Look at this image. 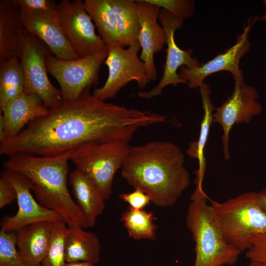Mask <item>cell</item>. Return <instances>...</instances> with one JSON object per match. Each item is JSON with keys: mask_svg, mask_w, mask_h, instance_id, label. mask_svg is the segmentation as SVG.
Masks as SVG:
<instances>
[{"mask_svg": "<svg viewBox=\"0 0 266 266\" xmlns=\"http://www.w3.org/2000/svg\"><path fill=\"white\" fill-rule=\"evenodd\" d=\"M86 89L77 99L49 108L15 137L0 144V155L54 156L90 143L130 141L141 128L162 123L157 113L129 108L95 98Z\"/></svg>", "mask_w": 266, "mask_h": 266, "instance_id": "1", "label": "cell"}, {"mask_svg": "<svg viewBox=\"0 0 266 266\" xmlns=\"http://www.w3.org/2000/svg\"><path fill=\"white\" fill-rule=\"evenodd\" d=\"M185 155L176 144L154 141L131 146L121 168L122 177L142 190L159 207L174 204L190 183Z\"/></svg>", "mask_w": 266, "mask_h": 266, "instance_id": "2", "label": "cell"}, {"mask_svg": "<svg viewBox=\"0 0 266 266\" xmlns=\"http://www.w3.org/2000/svg\"><path fill=\"white\" fill-rule=\"evenodd\" d=\"M72 151L54 156L15 154L8 156L3 166L28 179L41 205L58 213L67 225H78L85 229L89 228L87 220L67 186Z\"/></svg>", "mask_w": 266, "mask_h": 266, "instance_id": "3", "label": "cell"}, {"mask_svg": "<svg viewBox=\"0 0 266 266\" xmlns=\"http://www.w3.org/2000/svg\"><path fill=\"white\" fill-rule=\"evenodd\" d=\"M207 199L203 189L195 188L187 209L186 225L195 244L193 266H232L241 252L226 241Z\"/></svg>", "mask_w": 266, "mask_h": 266, "instance_id": "4", "label": "cell"}, {"mask_svg": "<svg viewBox=\"0 0 266 266\" xmlns=\"http://www.w3.org/2000/svg\"><path fill=\"white\" fill-rule=\"evenodd\" d=\"M210 201L226 241L241 253L250 248L256 236L266 233V213L257 193L246 192L223 202Z\"/></svg>", "mask_w": 266, "mask_h": 266, "instance_id": "5", "label": "cell"}, {"mask_svg": "<svg viewBox=\"0 0 266 266\" xmlns=\"http://www.w3.org/2000/svg\"><path fill=\"white\" fill-rule=\"evenodd\" d=\"M131 147L122 141L88 144L72 150L70 161L96 184L106 200L112 194L114 175Z\"/></svg>", "mask_w": 266, "mask_h": 266, "instance_id": "6", "label": "cell"}, {"mask_svg": "<svg viewBox=\"0 0 266 266\" xmlns=\"http://www.w3.org/2000/svg\"><path fill=\"white\" fill-rule=\"evenodd\" d=\"M108 49L73 60L59 59L50 52L45 58L47 71L58 82L64 101L78 99L87 89L99 83V71Z\"/></svg>", "mask_w": 266, "mask_h": 266, "instance_id": "7", "label": "cell"}, {"mask_svg": "<svg viewBox=\"0 0 266 266\" xmlns=\"http://www.w3.org/2000/svg\"><path fill=\"white\" fill-rule=\"evenodd\" d=\"M140 48L138 41L127 49L118 46L108 48L104 63L108 67V75L102 87L94 88L92 95L95 98L103 101L113 98L132 81L137 82L140 89L146 87L150 81L145 65L138 55Z\"/></svg>", "mask_w": 266, "mask_h": 266, "instance_id": "8", "label": "cell"}, {"mask_svg": "<svg viewBox=\"0 0 266 266\" xmlns=\"http://www.w3.org/2000/svg\"><path fill=\"white\" fill-rule=\"evenodd\" d=\"M50 52L42 41L26 32L20 59L25 78L24 92L36 94L48 108L64 101L61 90L53 85L47 75L45 58Z\"/></svg>", "mask_w": 266, "mask_h": 266, "instance_id": "9", "label": "cell"}, {"mask_svg": "<svg viewBox=\"0 0 266 266\" xmlns=\"http://www.w3.org/2000/svg\"><path fill=\"white\" fill-rule=\"evenodd\" d=\"M59 23L72 48L79 58L98 53L106 48L95 32V25L82 0H62L58 3Z\"/></svg>", "mask_w": 266, "mask_h": 266, "instance_id": "10", "label": "cell"}, {"mask_svg": "<svg viewBox=\"0 0 266 266\" xmlns=\"http://www.w3.org/2000/svg\"><path fill=\"white\" fill-rule=\"evenodd\" d=\"M259 17H250L243 27L242 33L236 37V43L223 53L219 54L212 59L195 68L182 66L178 75L190 89L199 88L204 79L211 74L220 71H229L235 82L244 81L243 71L239 67L240 60L250 49L249 35L251 28Z\"/></svg>", "mask_w": 266, "mask_h": 266, "instance_id": "11", "label": "cell"}, {"mask_svg": "<svg viewBox=\"0 0 266 266\" xmlns=\"http://www.w3.org/2000/svg\"><path fill=\"white\" fill-rule=\"evenodd\" d=\"M159 21L166 37V55L162 78L159 83L149 91L138 92L137 95L147 100L161 95L165 88L169 85L177 86L186 84L179 76L177 70L182 66L195 68L200 65L198 60L192 57L193 50H182L177 45L174 38L175 32L180 29L184 21L175 17L169 11L161 8Z\"/></svg>", "mask_w": 266, "mask_h": 266, "instance_id": "12", "label": "cell"}, {"mask_svg": "<svg viewBox=\"0 0 266 266\" xmlns=\"http://www.w3.org/2000/svg\"><path fill=\"white\" fill-rule=\"evenodd\" d=\"M256 89L244 81L235 82L232 95L213 113V122L220 124L223 130L222 142L224 158L229 160L230 131L235 125L249 123L254 117L259 116L263 110Z\"/></svg>", "mask_w": 266, "mask_h": 266, "instance_id": "13", "label": "cell"}, {"mask_svg": "<svg viewBox=\"0 0 266 266\" xmlns=\"http://www.w3.org/2000/svg\"><path fill=\"white\" fill-rule=\"evenodd\" d=\"M14 187L16 193L18 211L13 216L4 217L1 222L5 231H16L30 224L39 222L64 221L57 212L41 205L32 195V185L23 175L4 169L1 176Z\"/></svg>", "mask_w": 266, "mask_h": 266, "instance_id": "14", "label": "cell"}, {"mask_svg": "<svg viewBox=\"0 0 266 266\" xmlns=\"http://www.w3.org/2000/svg\"><path fill=\"white\" fill-rule=\"evenodd\" d=\"M140 31L138 41L141 52L139 56L144 63L149 81L157 78L158 71L154 63L155 53L160 52L166 44L165 32L158 23L161 8L146 0H136Z\"/></svg>", "mask_w": 266, "mask_h": 266, "instance_id": "15", "label": "cell"}, {"mask_svg": "<svg viewBox=\"0 0 266 266\" xmlns=\"http://www.w3.org/2000/svg\"><path fill=\"white\" fill-rule=\"evenodd\" d=\"M26 31L42 41L56 57L79 58L72 48L57 18L20 10Z\"/></svg>", "mask_w": 266, "mask_h": 266, "instance_id": "16", "label": "cell"}, {"mask_svg": "<svg viewBox=\"0 0 266 266\" xmlns=\"http://www.w3.org/2000/svg\"><path fill=\"white\" fill-rule=\"evenodd\" d=\"M48 111L49 108L36 94L22 93L1 111L4 120L7 140L15 137L26 125L46 116Z\"/></svg>", "mask_w": 266, "mask_h": 266, "instance_id": "17", "label": "cell"}, {"mask_svg": "<svg viewBox=\"0 0 266 266\" xmlns=\"http://www.w3.org/2000/svg\"><path fill=\"white\" fill-rule=\"evenodd\" d=\"M26 31L20 9L8 0H0V62L20 59Z\"/></svg>", "mask_w": 266, "mask_h": 266, "instance_id": "18", "label": "cell"}, {"mask_svg": "<svg viewBox=\"0 0 266 266\" xmlns=\"http://www.w3.org/2000/svg\"><path fill=\"white\" fill-rule=\"evenodd\" d=\"M54 222L33 223L16 230V245L26 266H41L50 242Z\"/></svg>", "mask_w": 266, "mask_h": 266, "instance_id": "19", "label": "cell"}, {"mask_svg": "<svg viewBox=\"0 0 266 266\" xmlns=\"http://www.w3.org/2000/svg\"><path fill=\"white\" fill-rule=\"evenodd\" d=\"M69 181L75 203L89 228L93 227L104 209L106 200L96 184L79 169L75 168L69 173Z\"/></svg>", "mask_w": 266, "mask_h": 266, "instance_id": "20", "label": "cell"}, {"mask_svg": "<svg viewBox=\"0 0 266 266\" xmlns=\"http://www.w3.org/2000/svg\"><path fill=\"white\" fill-rule=\"evenodd\" d=\"M100 243L97 235L78 225H67L65 243L66 262H84L94 265L100 260Z\"/></svg>", "mask_w": 266, "mask_h": 266, "instance_id": "21", "label": "cell"}, {"mask_svg": "<svg viewBox=\"0 0 266 266\" xmlns=\"http://www.w3.org/2000/svg\"><path fill=\"white\" fill-rule=\"evenodd\" d=\"M202 102L204 113L200 124L199 137L197 141L190 142L186 151L190 157L197 159L199 167L196 172L195 183L196 188L202 189V181L206 168V160L204 156L205 147L208 138L210 127L213 122L212 111L214 110L210 95L211 91L208 85L203 82L199 87Z\"/></svg>", "mask_w": 266, "mask_h": 266, "instance_id": "22", "label": "cell"}, {"mask_svg": "<svg viewBox=\"0 0 266 266\" xmlns=\"http://www.w3.org/2000/svg\"><path fill=\"white\" fill-rule=\"evenodd\" d=\"M84 4L106 47L124 48L110 0H85Z\"/></svg>", "mask_w": 266, "mask_h": 266, "instance_id": "23", "label": "cell"}, {"mask_svg": "<svg viewBox=\"0 0 266 266\" xmlns=\"http://www.w3.org/2000/svg\"><path fill=\"white\" fill-rule=\"evenodd\" d=\"M123 47L138 40L140 23L136 0H110Z\"/></svg>", "mask_w": 266, "mask_h": 266, "instance_id": "24", "label": "cell"}, {"mask_svg": "<svg viewBox=\"0 0 266 266\" xmlns=\"http://www.w3.org/2000/svg\"><path fill=\"white\" fill-rule=\"evenodd\" d=\"M24 88V74L20 59L14 58L0 62V111L23 93Z\"/></svg>", "mask_w": 266, "mask_h": 266, "instance_id": "25", "label": "cell"}, {"mask_svg": "<svg viewBox=\"0 0 266 266\" xmlns=\"http://www.w3.org/2000/svg\"><path fill=\"white\" fill-rule=\"evenodd\" d=\"M152 212L129 207L122 215L123 223L130 237L136 240L156 238L157 227Z\"/></svg>", "mask_w": 266, "mask_h": 266, "instance_id": "26", "label": "cell"}, {"mask_svg": "<svg viewBox=\"0 0 266 266\" xmlns=\"http://www.w3.org/2000/svg\"><path fill=\"white\" fill-rule=\"evenodd\" d=\"M64 221L54 222L53 228L46 255L41 266H64L65 243L67 227Z\"/></svg>", "mask_w": 266, "mask_h": 266, "instance_id": "27", "label": "cell"}, {"mask_svg": "<svg viewBox=\"0 0 266 266\" xmlns=\"http://www.w3.org/2000/svg\"><path fill=\"white\" fill-rule=\"evenodd\" d=\"M0 266H26L17 247L15 231L0 230Z\"/></svg>", "mask_w": 266, "mask_h": 266, "instance_id": "28", "label": "cell"}, {"mask_svg": "<svg viewBox=\"0 0 266 266\" xmlns=\"http://www.w3.org/2000/svg\"><path fill=\"white\" fill-rule=\"evenodd\" d=\"M20 10L27 13L58 18V3L52 0H8Z\"/></svg>", "mask_w": 266, "mask_h": 266, "instance_id": "29", "label": "cell"}, {"mask_svg": "<svg viewBox=\"0 0 266 266\" xmlns=\"http://www.w3.org/2000/svg\"><path fill=\"white\" fill-rule=\"evenodd\" d=\"M183 20L191 17L195 11V1L191 0H146Z\"/></svg>", "mask_w": 266, "mask_h": 266, "instance_id": "30", "label": "cell"}, {"mask_svg": "<svg viewBox=\"0 0 266 266\" xmlns=\"http://www.w3.org/2000/svg\"><path fill=\"white\" fill-rule=\"evenodd\" d=\"M245 257L250 262L266 263V233L258 235L253 239Z\"/></svg>", "mask_w": 266, "mask_h": 266, "instance_id": "31", "label": "cell"}, {"mask_svg": "<svg viewBox=\"0 0 266 266\" xmlns=\"http://www.w3.org/2000/svg\"><path fill=\"white\" fill-rule=\"evenodd\" d=\"M119 197L130 205L129 207L136 210L143 209L151 202L150 197L138 188L129 193L121 194Z\"/></svg>", "mask_w": 266, "mask_h": 266, "instance_id": "32", "label": "cell"}, {"mask_svg": "<svg viewBox=\"0 0 266 266\" xmlns=\"http://www.w3.org/2000/svg\"><path fill=\"white\" fill-rule=\"evenodd\" d=\"M17 193L13 185L1 176L0 179V208L16 200Z\"/></svg>", "mask_w": 266, "mask_h": 266, "instance_id": "33", "label": "cell"}, {"mask_svg": "<svg viewBox=\"0 0 266 266\" xmlns=\"http://www.w3.org/2000/svg\"><path fill=\"white\" fill-rule=\"evenodd\" d=\"M258 202L266 213V188L257 193Z\"/></svg>", "mask_w": 266, "mask_h": 266, "instance_id": "34", "label": "cell"}, {"mask_svg": "<svg viewBox=\"0 0 266 266\" xmlns=\"http://www.w3.org/2000/svg\"><path fill=\"white\" fill-rule=\"evenodd\" d=\"M7 140L5 133V127L3 115H0V143L4 142Z\"/></svg>", "mask_w": 266, "mask_h": 266, "instance_id": "35", "label": "cell"}, {"mask_svg": "<svg viewBox=\"0 0 266 266\" xmlns=\"http://www.w3.org/2000/svg\"><path fill=\"white\" fill-rule=\"evenodd\" d=\"M64 266H94V265L88 262H66Z\"/></svg>", "mask_w": 266, "mask_h": 266, "instance_id": "36", "label": "cell"}, {"mask_svg": "<svg viewBox=\"0 0 266 266\" xmlns=\"http://www.w3.org/2000/svg\"><path fill=\"white\" fill-rule=\"evenodd\" d=\"M249 266H266V263L250 262Z\"/></svg>", "mask_w": 266, "mask_h": 266, "instance_id": "37", "label": "cell"}, {"mask_svg": "<svg viewBox=\"0 0 266 266\" xmlns=\"http://www.w3.org/2000/svg\"><path fill=\"white\" fill-rule=\"evenodd\" d=\"M264 3L266 7V14L261 17V19L263 20H266V0H264Z\"/></svg>", "mask_w": 266, "mask_h": 266, "instance_id": "38", "label": "cell"}]
</instances>
